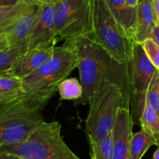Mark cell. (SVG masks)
Returning <instances> with one entry per match:
<instances>
[{"label": "cell", "instance_id": "5b68a950", "mask_svg": "<svg viewBox=\"0 0 159 159\" xmlns=\"http://www.w3.org/2000/svg\"><path fill=\"white\" fill-rule=\"evenodd\" d=\"M91 6L92 26L89 38L115 62L129 65L134 40L115 20L104 0H91Z\"/></svg>", "mask_w": 159, "mask_h": 159}, {"label": "cell", "instance_id": "7a4b0ae2", "mask_svg": "<svg viewBox=\"0 0 159 159\" xmlns=\"http://www.w3.org/2000/svg\"><path fill=\"white\" fill-rule=\"evenodd\" d=\"M129 102L123 89L109 81H104L92 95L85 120L90 154L94 153L101 141L112 131L118 109L129 108Z\"/></svg>", "mask_w": 159, "mask_h": 159}, {"label": "cell", "instance_id": "ac0fdd59", "mask_svg": "<svg viewBox=\"0 0 159 159\" xmlns=\"http://www.w3.org/2000/svg\"><path fill=\"white\" fill-rule=\"evenodd\" d=\"M58 91L61 99L64 100H76L82 98V85L75 78L64 79L58 85Z\"/></svg>", "mask_w": 159, "mask_h": 159}, {"label": "cell", "instance_id": "4fadbf2b", "mask_svg": "<svg viewBox=\"0 0 159 159\" xmlns=\"http://www.w3.org/2000/svg\"><path fill=\"white\" fill-rule=\"evenodd\" d=\"M115 20L133 40L137 22V8H130L126 0H104Z\"/></svg>", "mask_w": 159, "mask_h": 159}, {"label": "cell", "instance_id": "8fae6325", "mask_svg": "<svg viewBox=\"0 0 159 159\" xmlns=\"http://www.w3.org/2000/svg\"><path fill=\"white\" fill-rule=\"evenodd\" d=\"M56 43L48 48L26 51L12 66L8 75H12L20 79H23L37 71L54 53Z\"/></svg>", "mask_w": 159, "mask_h": 159}, {"label": "cell", "instance_id": "3957f363", "mask_svg": "<svg viewBox=\"0 0 159 159\" xmlns=\"http://www.w3.org/2000/svg\"><path fill=\"white\" fill-rule=\"evenodd\" d=\"M79 57L73 41L55 47L54 53L38 69L22 79L24 95L45 102L54 96L58 85L78 67Z\"/></svg>", "mask_w": 159, "mask_h": 159}, {"label": "cell", "instance_id": "f1b7e54d", "mask_svg": "<svg viewBox=\"0 0 159 159\" xmlns=\"http://www.w3.org/2000/svg\"><path fill=\"white\" fill-rule=\"evenodd\" d=\"M152 159H159V146H157V150L154 152Z\"/></svg>", "mask_w": 159, "mask_h": 159}, {"label": "cell", "instance_id": "d4e9b609", "mask_svg": "<svg viewBox=\"0 0 159 159\" xmlns=\"http://www.w3.org/2000/svg\"><path fill=\"white\" fill-rule=\"evenodd\" d=\"M153 40L157 43V45L159 46V26L157 25L154 28V31H153V34H152V37H151Z\"/></svg>", "mask_w": 159, "mask_h": 159}, {"label": "cell", "instance_id": "cb8c5ba5", "mask_svg": "<svg viewBox=\"0 0 159 159\" xmlns=\"http://www.w3.org/2000/svg\"><path fill=\"white\" fill-rule=\"evenodd\" d=\"M20 1V0H0V7L14 6Z\"/></svg>", "mask_w": 159, "mask_h": 159}, {"label": "cell", "instance_id": "ffe728a7", "mask_svg": "<svg viewBox=\"0 0 159 159\" xmlns=\"http://www.w3.org/2000/svg\"><path fill=\"white\" fill-rule=\"evenodd\" d=\"M143 95L151 107L159 115V70H157Z\"/></svg>", "mask_w": 159, "mask_h": 159}, {"label": "cell", "instance_id": "30bf717a", "mask_svg": "<svg viewBox=\"0 0 159 159\" xmlns=\"http://www.w3.org/2000/svg\"><path fill=\"white\" fill-rule=\"evenodd\" d=\"M133 121L129 108L120 107L112 128V159H129V143Z\"/></svg>", "mask_w": 159, "mask_h": 159}, {"label": "cell", "instance_id": "52a82bcc", "mask_svg": "<svg viewBox=\"0 0 159 159\" xmlns=\"http://www.w3.org/2000/svg\"><path fill=\"white\" fill-rule=\"evenodd\" d=\"M91 26V0H56L54 30L58 41L89 38Z\"/></svg>", "mask_w": 159, "mask_h": 159}, {"label": "cell", "instance_id": "4316f807", "mask_svg": "<svg viewBox=\"0 0 159 159\" xmlns=\"http://www.w3.org/2000/svg\"><path fill=\"white\" fill-rule=\"evenodd\" d=\"M154 8L157 19V24L159 26V0H154Z\"/></svg>", "mask_w": 159, "mask_h": 159}, {"label": "cell", "instance_id": "484cf974", "mask_svg": "<svg viewBox=\"0 0 159 159\" xmlns=\"http://www.w3.org/2000/svg\"><path fill=\"white\" fill-rule=\"evenodd\" d=\"M0 159H25L21 158L17 155H11V154H6V153H1L0 152Z\"/></svg>", "mask_w": 159, "mask_h": 159}, {"label": "cell", "instance_id": "9a60e30c", "mask_svg": "<svg viewBox=\"0 0 159 159\" xmlns=\"http://www.w3.org/2000/svg\"><path fill=\"white\" fill-rule=\"evenodd\" d=\"M24 96L22 80L12 75L0 76V104L7 103Z\"/></svg>", "mask_w": 159, "mask_h": 159}, {"label": "cell", "instance_id": "44dd1931", "mask_svg": "<svg viewBox=\"0 0 159 159\" xmlns=\"http://www.w3.org/2000/svg\"><path fill=\"white\" fill-rule=\"evenodd\" d=\"M90 155V159H112V131L101 141L97 150Z\"/></svg>", "mask_w": 159, "mask_h": 159}, {"label": "cell", "instance_id": "ba28073f", "mask_svg": "<svg viewBox=\"0 0 159 159\" xmlns=\"http://www.w3.org/2000/svg\"><path fill=\"white\" fill-rule=\"evenodd\" d=\"M56 0H40V10L26 44V51L48 48L58 42L54 30Z\"/></svg>", "mask_w": 159, "mask_h": 159}, {"label": "cell", "instance_id": "6da1fadb", "mask_svg": "<svg viewBox=\"0 0 159 159\" xmlns=\"http://www.w3.org/2000/svg\"><path fill=\"white\" fill-rule=\"evenodd\" d=\"M78 57V69L83 95L81 103L90 100L104 81L116 83L130 101L132 94L129 78V65H120L112 60L100 46L88 37L73 40Z\"/></svg>", "mask_w": 159, "mask_h": 159}, {"label": "cell", "instance_id": "9c48e42d", "mask_svg": "<svg viewBox=\"0 0 159 159\" xmlns=\"http://www.w3.org/2000/svg\"><path fill=\"white\" fill-rule=\"evenodd\" d=\"M157 70L147 57L141 44L135 42L132 59L129 63V78L132 94L137 96L143 94Z\"/></svg>", "mask_w": 159, "mask_h": 159}, {"label": "cell", "instance_id": "277c9868", "mask_svg": "<svg viewBox=\"0 0 159 159\" xmlns=\"http://www.w3.org/2000/svg\"><path fill=\"white\" fill-rule=\"evenodd\" d=\"M47 102L26 95L0 104V147L26 141L45 123Z\"/></svg>", "mask_w": 159, "mask_h": 159}, {"label": "cell", "instance_id": "7c38bea8", "mask_svg": "<svg viewBox=\"0 0 159 159\" xmlns=\"http://www.w3.org/2000/svg\"><path fill=\"white\" fill-rule=\"evenodd\" d=\"M157 25L154 0H139L137 27L133 36L134 42L141 43L147 39H151Z\"/></svg>", "mask_w": 159, "mask_h": 159}, {"label": "cell", "instance_id": "e0dca14e", "mask_svg": "<svg viewBox=\"0 0 159 159\" xmlns=\"http://www.w3.org/2000/svg\"><path fill=\"white\" fill-rule=\"evenodd\" d=\"M37 0H20L12 6L0 7V29L10 24Z\"/></svg>", "mask_w": 159, "mask_h": 159}, {"label": "cell", "instance_id": "603a6c76", "mask_svg": "<svg viewBox=\"0 0 159 159\" xmlns=\"http://www.w3.org/2000/svg\"><path fill=\"white\" fill-rule=\"evenodd\" d=\"M12 49L11 48L9 35L5 31H0V51Z\"/></svg>", "mask_w": 159, "mask_h": 159}, {"label": "cell", "instance_id": "5bb4252c", "mask_svg": "<svg viewBox=\"0 0 159 159\" xmlns=\"http://www.w3.org/2000/svg\"><path fill=\"white\" fill-rule=\"evenodd\" d=\"M140 96V122L141 128L144 129L157 141L159 146V115L151 107L144 95Z\"/></svg>", "mask_w": 159, "mask_h": 159}, {"label": "cell", "instance_id": "7402d4cb", "mask_svg": "<svg viewBox=\"0 0 159 159\" xmlns=\"http://www.w3.org/2000/svg\"><path fill=\"white\" fill-rule=\"evenodd\" d=\"M141 46L146 54L147 57L152 63V65L159 70V46L152 40L147 39L142 42Z\"/></svg>", "mask_w": 159, "mask_h": 159}, {"label": "cell", "instance_id": "8992f818", "mask_svg": "<svg viewBox=\"0 0 159 159\" xmlns=\"http://www.w3.org/2000/svg\"><path fill=\"white\" fill-rule=\"evenodd\" d=\"M61 129L59 121L45 122L26 141L0 147V152L25 159H80L65 143Z\"/></svg>", "mask_w": 159, "mask_h": 159}, {"label": "cell", "instance_id": "83f0119b", "mask_svg": "<svg viewBox=\"0 0 159 159\" xmlns=\"http://www.w3.org/2000/svg\"><path fill=\"white\" fill-rule=\"evenodd\" d=\"M139 0H126V5L130 8H137Z\"/></svg>", "mask_w": 159, "mask_h": 159}, {"label": "cell", "instance_id": "2e32d148", "mask_svg": "<svg viewBox=\"0 0 159 159\" xmlns=\"http://www.w3.org/2000/svg\"><path fill=\"white\" fill-rule=\"evenodd\" d=\"M153 145H157L156 140L141 128L140 131L132 134L129 143V159H141L147 151Z\"/></svg>", "mask_w": 159, "mask_h": 159}, {"label": "cell", "instance_id": "d6986e66", "mask_svg": "<svg viewBox=\"0 0 159 159\" xmlns=\"http://www.w3.org/2000/svg\"><path fill=\"white\" fill-rule=\"evenodd\" d=\"M26 51V47L0 51V76L8 75L15 62Z\"/></svg>", "mask_w": 159, "mask_h": 159}]
</instances>
